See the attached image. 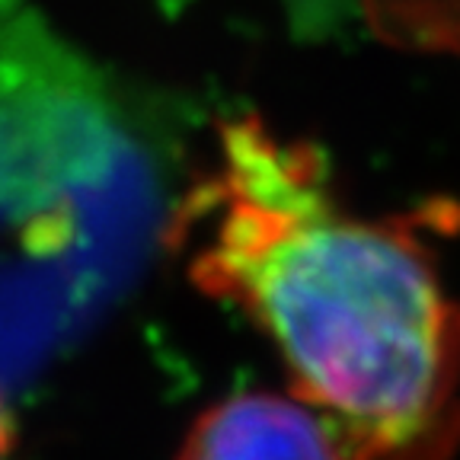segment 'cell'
Segmentation results:
<instances>
[{"instance_id": "obj_2", "label": "cell", "mask_w": 460, "mask_h": 460, "mask_svg": "<svg viewBox=\"0 0 460 460\" xmlns=\"http://www.w3.org/2000/svg\"><path fill=\"white\" fill-rule=\"evenodd\" d=\"M180 460H339V451L304 400L240 394L195 419Z\"/></svg>"}, {"instance_id": "obj_1", "label": "cell", "mask_w": 460, "mask_h": 460, "mask_svg": "<svg viewBox=\"0 0 460 460\" xmlns=\"http://www.w3.org/2000/svg\"><path fill=\"white\" fill-rule=\"evenodd\" d=\"M172 234L189 279L272 339L339 460L457 454L460 304L410 221L345 208L316 147L227 122Z\"/></svg>"}]
</instances>
